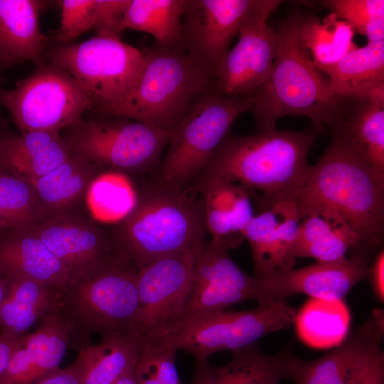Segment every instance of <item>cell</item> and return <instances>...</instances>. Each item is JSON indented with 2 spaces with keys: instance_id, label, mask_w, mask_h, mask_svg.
Masks as SVG:
<instances>
[{
  "instance_id": "5bb4252c",
  "label": "cell",
  "mask_w": 384,
  "mask_h": 384,
  "mask_svg": "<svg viewBox=\"0 0 384 384\" xmlns=\"http://www.w3.org/2000/svg\"><path fill=\"white\" fill-rule=\"evenodd\" d=\"M241 242L211 240L201 247L181 317L226 310L235 304L255 300L257 278L242 270L229 255Z\"/></svg>"
},
{
  "instance_id": "44dd1931",
  "label": "cell",
  "mask_w": 384,
  "mask_h": 384,
  "mask_svg": "<svg viewBox=\"0 0 384 384\" xmlns=\"http://www.w3.org/2000/svg\"><path fill=\"white\" fill-rule=\"evenodd\" d=\"M326 128L331 138L349 146L384 176V105L355 95H338Z\"/></svg>"
},
{
  "instance_id": "4fadbf2b",
  "label": "cell",
  "mask_w": 384,
  "mask_h": 384,
  "mask_svg": "<svg viewBox=\"0 0 384 384\" xmlns=\"http://www.w3.org/2000/svg\"><path fill=\"white\" fill-rule=\"evenodd\" d=\"M383 334V310L377 309L341 344L323 356L304 361L293 355L285 378L294 384H366L384 367Z\"/></svg>"
},
{
  "instance_id": "ac0fdd59",
  "label": "cell",
  "mask_w": 384,
  "mask_h": 384,
  "mask_svg": "<svg viewBox=\"0 0 384 384\" xmlns=\"http://www.w3.org/2000/svg\"><path fill=\"white\" fill-rule=\"evenodd\" d=\"M257 18L239 33V39L221 60L213 92L221 97H246L268 78L277 48V35L267 21Z\"/></svg>"
},
{
  "instance_id": "f6af8a7d",
  "label": "cell",
  "mask_w": 384,
  "mask_h": 384,
  "mask_svg": "<svg viewBox=\"0 0 384 384\" xmlns=\"http://www.w3.org/2000/svg\"><path fill=\"white\" fill-rule=\"evenodd\" d=\"M366 384H384V367L378 369Z\"/></svg>"
},
{
  "instance_id": "f546056e",
  "label": "cell",
  "mask_w": 384,
  "mask_h": 384,
  "mask_svg": "<svg viewBox=\"0 0 384 384\" xmlns=\"http://www.w3.org/2000/svg\"><path fill=\"white\" fill-rule=\"evenodd\" d=\"M106 168L71 155L52 171L31 183L47 220L70 211L85 196L91 181Z\"/></svg>"
},
{
  "instance_id": "5b68a950",
  "label": "cell",
  "mask_w": 384,
  "mask_h": 384,
  "mask_svg": "<svg viewBox=\"0 0 384 384\" xmlns=\"http://www.w3.org/2000/svg\"><path fill=\"white\" fill-rule=\"evenodd\" d=\"M142 52V71L119 117L173 130L202 96L213 91L214 80L181 46L155 44Z\"/></svg>"
},
{
  "instance_id": "d6986e66",
  "label": "cell",
  "mask_w": 384,
  "mask_h": 384,
  "mask_svg": "<svg viewBox=\"0 0 384 384\" xmlns=\"http://www.w3.org/2000/svg\"><path fill=\"white\" fill-rule=\"evenodd\" d=\"M300 221L294 199L279 201L255 215L243 233L252 252L254 277L265 279L294 268Z\"/></svg>"
},
{
  "instance_id": "9a60e30c",
  "label": "cell",
  "mask_w": 384,
  "mask_h": 384,
  "mask_svg": "<svg viewBox=\"0 0 384 384\" xmlns=\"http://www.w3.org/2000/svg\"><path fill=\"white\" fill-rule=\"evenodd\" d=\"M201 247L159 258L139 269L135 328L142 337L183 315Z\"/></svg>"
},
{
  "instance_id": "836d02e7",
  "label": "cell",
  "mask_w": 384,
  "mask_h": 384,
  "mask_svg": "<svg viewBox=\"0 0 384 384\" xmlns=\"http://www.w3.org/2000/svg\"><path fill=\"white\" fill-rule=\"evenodd\" d=\"M333 95H348L384 80V41L368 42L348 53L329 70Z\"/></svg>"
},
{
  "instance_id": "f1b7e54d",
  "label": "cell",
  "mask_w": 384,
  "mask_h": 384,
  "mask_svg": "<svg viewBox=\"0 0 384 384\" xmlns=\"http://www.w3.org/2000/svg\"><path fill=\"white\" fill-rule=\"evenodd\" d=\"M142 345V336L132 329L81 348L75 358L82 369L81 384H114L134 368Z\"/></svg>"
},
{
  "instance_id": "d4e9b609",
  "label": "cell",
  "mask_w": 384,
  "mask_h": 384,
  "mask_svg": "<svg viewBox=\"0 0 384 384\" xmlns=\"http://www.w3.org/2000/svg\"><path fill=\"white\" fill-rule=\"evenodd\" d=\"M70 156L60 132L11 134L0 142V169L30 183L50 173Z\"/></svg>"
},
{
  "instance_id": "e575fe53",
  "label": "cell",
  "mask_w": 384,
  "mask_h": 384,
  "mask_svg": "<svg viewBox=\"0 0 384 384\" xmlns=\"http://www.w3.org/2000/svg\"><path fill=\"white\" fill-rule=\"evenodd\" d=\"M137 193L127 174L104 170L90 183L85 193L93 218L104 223H119L131 212Z\"/></svg>"
},
{
  "instance_id": "3957f363",
  "label": "cell",
  "mask_w": 384,
  "mask_h": 384,
  "mask_svg": "<svg viewBox=\"0 0 384 384\" xmlns=\"http://www.w3.org/2000/svg\"><path fill=\"white\" fill-rule=\"evenodd\" d=\"M297 20L296 10L274 28L278 43L271 73L250 96L258 132L274 129L282 117L302 116L323 134L334 114L338 95L331 94L329 77L300 43Z\"/></svg>"
},
{
  "instance_id": "c3c4849f",
  "label": "cell",
  "mask_w": 384,
  "mask_h": 384,
  "mask_svg": "<svg viewBox=\"0 0 384 384\" xmlns=\"http://www.w3.org/2000/svg\"><path fill=\"white\" fill-rule=\"evenodd\" d=\"M11 228L0 215V237Z\"/></svg>"
},
{
  "instance_id": "74e56055",
  "label": "cell",
  "mask_w": 384,
  "mask_h": 384,
  "mask_svg": "<svg viewBox=\"0 0 384 384\" xmlns=\"http://www.w3.org/2000/svg\"><path fill=\"white\" fill-rule=\"evenodd\" d=\"M176 351L143 341L134 368L139 384H182L176 366Z\"/></svg>"
},
{
  "instance_id": "8992f818",
  "label": "cell",
  "mask_w": 384,
  "mask_h": 384,
  "mask_svg": "<svg viewBox=\"0 0 384 384\" xmlns=\"http://www.w3.org/2000/svg\"><path fill=\"white\" fill-rule=\"evenodd\" d=\"M297 309L285 301L259 303L248 311L223 310L181 317L142 337L143 341L183 350L196 361L213 353L255 343L272 332L294 324Z\"/></svg>"
},
{
  "instance_id": "d590c367",
  "label": "cell",
  "mask_w": 384,
  "mask_h": 384,
  "mask_svg": "<svg viewBox=\"0 0 384 384\" xmlns=\"http://www.w3.org/2000/svg\"><path fill=\"white\" fill-rule=\"evenodd\" d=\"M0 215L10 228L30 230L47 220L33 186L0 169Z\"/></svg>"
},
{
  "instance_id": "277c9868",
  "label": "cell",
  "mask_w": 384,
  "mask_h": 384,
  "mask_svg": "<svg viewBox=\"0 0 384 384\" xmlns=\"http://www.w3.org/2000/svg\"><path fill=\"white\" fill-rule=\"evenodd\" d=\"M188 189L147 184L112 236L138 269L159 258L201 247L207 231L201 198Z\"/></svg>"
},
{
  "instance_id": "681fc988",
  "label": "cell",
  "mask_w": 384,
  "mask_h": 384,
  "mask_svg": "<svg viewBox=\"0 0 384 384\" xmlns=\"http://www.w3.org/2000/svg\"><path fill=\"white\" fill-rule=\"evenodd\" d=\"M4 68H2L0 65V100H1V97L4 92V90L2 88V83H3V77H2V70H3Z\"/></svg>"
},
{
  "instance_id": "b9f144b4",
  "label": "cell",
  "mask_w": 384,
  "mask_h": 384,
  "mask_svg": "<svg viewBox=\"0 0 384 384\" xmlns=\"http://www.w3.org/2000/svg\"><path fill=\"white\" fill-rule=\"evenodd\" d=\"M370 277L375 295L380 301L384 298V252L380 250L373 265L369 267Z\"/></svg>"
},
{
  "instance_id": "2e32d148",
  "label": "cell",
  "mask_w": 384,
  "mask_h": 384,
  "mask_svg": "<svg viewBox=\"0 0 384 384\" xmlns=\"http://www.w3.org/2000/svg\"><path fill=\"white\" fill-rule=\"evenodd\" d=\"M30 230L68 270L73 283L127 259L117 247L112 233L70 211Z\"/></svg>"
},
{
  "instance_id": "1f68e13d",
  "label": "cell",
  "mask_w": 384,
  "mask_h": 384,
  "mask_svg": "<svg viewBox=\"0 0 384 384\" xmlns=\"http://www.w3.org/2000/svg\"><path fill=\"white\" fill-rule=\"evenodd\" d=\"M351 316L343 299L311 297L297 311L294 324L299 338L314 348L341 344L348 335Z\"/></svg>"
},
{
  "instance_id": "ab89813d",
  "label": "cell",
  "mask_w": 384,
  "mask_h": 384,
  "mask_svg": "<svg viewBox=\"0 0 384 384\" xmlns=\"http://www.w3.org/2000/svg\"><path fill=\"white\" fill-rule=\"evenodd\" d=\"M129 0H95L92 30L122 39V23Z\"/></svg>"
},
{
  "instance_id": "52a82bcc",
  "label": "cell",
  "mask_w": 384,
  "mask_h": 384,
  "mask_svg": "<svg viewBox=\"0 0 384 384\" xmlns=\"http://www.w3.org/2000/svg\"><path fill=\"white\" fill-rule=\"evenodd\" d=\"M46 56L89 95L97 114L110 116L122 113L144 65L142 50L121 38L96 34L78 43L53 46Z\"/></svg>"
},
{
  "instance_id": "83f0119b",
  "label": "cell",
  "mask_w": 384,
  "mask_h": 384,
  "mask_svg": "<svg viewBox=\"0 0 384 384\" xmlns=\"http://www.w3.org/2000/svg\"><path fill=\"white\" fill-rule=\"evenodd\" d=\"M360 244L357 233L337 212L321 209L301 219L294 255L313 257L317 262L336 261L346 257L351 247H359Z\"/></svg>"
},
{
  "instance_id": "30bf717a",
  "label": "cell",
  "mask_w": 384,
  "mask_h": 384,
  "mask_svg": "<svg viewBox=\"0 0 384 384\" xmlns=\"http://www.w3.org/2000/svg\"><path fill=\"white\" fill-rule=\"evenodd\" d=\"M252 108L250 97H221L213 91L202 96L174 129L154 181L188 189L206 169L234 121Z\"/></svg>"
},
{
  "instance_id": "4316f807",
  "label": "cell",
  "mask_w": 384,
  "mask_h": 384,
  "mask_svg": "<svg viewBox=\"0 0 384 384\" xmlns=\"http://www.w3.org/2000/svg\"><path fill=\"white\" fill-rule=\"evenodd\" d=\"M192 192L201 195L211 240H242L244 230L255 216L250 191L235 183L215 181Z\"/></svg>"
},
{
  "instance_id": "6da1fadb",
  "label": "cell",
  "mask_w": 384,
  "mask_h": 384,
  "mask_svg": "<svg viewBox=\"0 0 384 384\" xmlns=\"http://www.w3.org/2000/svg\"><path fill=\"white\" fill-rule=\"evenodd\" d=\"M321 134L312 126L302 131L274 129L250 136L228 133L188 189L193 191L215 181L235 183L260 193V211L294 199L309 173L310 149Z\"/></svg>"
},
{
  "instance_id": "f35d334b",
  "label": "cell",
  "mask_w": 384,
  "mask_h": 384,
  "mask_svg": "<svg viewBox=\"0 0 384 384\" xmlns=\"http://www.w3.org/2000/svg\"><path fill=\"white\" fill-rule=\"evenodd\" d=\"M60 26L56 38L69 43L85 32L92 30L95 0H62Z\"/></svg>"
},
{
  "instance_id": "e0dca14e",
  "label": "cell",
  "mask_w": 384,
  "mask_h": 384,
  "mask_svg": "<svg viewBox=\"0 0 384 384\" xmlns=\"http://www.w3.org/2000/svg\"><path fill=\"white\" fill-rule=\"evenodd\" d=\"M369 266L362 253L331 262H316L268 279H257V303L284 301L303 294L312 298L343 299L358 282L368 277Z\"/></svg>"
},
{
  "instance_id": "9c48e42d",
  "label": "cell",
  "mask_w": 384,
  "mask_h": 384,
  "mask_svg": "<svg viewBox=\"0 0 384 384\" xmlns=\"http://www.w3.org/2000/svg\"><path fill=\"white\" fill-rule=\"evenodd\" d=\"M174 130L97 114L82 117L60 133L70 155L125 174L142 175L156 171Z\"/></svg>"
},
{
  "instance_id": "d6a6232c",
  "label": "cell",
  "mask_w": 384,
  "mask_h": 384,
  "mask_svg": "<svg viewBox=\"0 0 384 384\" xmlns=\"http://www.w3.org/2000/svg\"><path fill=\"white\" fill-rule=\"evenodd\" d=\"M186 0H129L122 30L152 36L163 47H181L182 18Z\"/></svg>"
},
{
  "instance_id": "7a4b0ae2",
  "label": "cell",
  "mask_w": 384,
  "mask_h": 384,
  "mask_svg": "<svg viewBox=\"0 0 384 384\" xmlns=\"http://www.w3.org/2000/svg\"><path fill=\"white\" fill-rule=\"evenodd\" d=\"M294 201L301 219L321 209L337 212L358 235L362 252L383 242L384 176L336 139L311 166Z\"/></svg>"
},
{
  "instance_id": "603a6c76",
  "label": "cell",
  "mask_w": 384,
  "mask_h": 384,
  "mask_svg": "<svg viewBox=\"0 0 384 384\" xmlns=\"http://www.w3.org/2000/svg\"><path fill=\"white\" fill-rule=\"evenodd\" d=\"M0 271L63 292L73 283L68 270L31 230L11 229L0 237Z\"/></svg>"
},
{
  "instance_id": "7402d4cb",
  "label": "cell",
  "mask_w": 384,
  "mask_h": 384,
  "mask_svg": "<svg viewBox=\"0 0 384 384\" xmlns=\"http://www.w3.org/2000/svg\"><path fill=\"white\" fill-rule=\"evenodd\" d=\"M50 1L0 0V65L46 63L48 38L40 29L41 11Z\"/></svg>"
},
{
  "instance_id": "7bdbcfd3",
  "label": "cell",
  "mask_w": 384,
  "mask_h": 384,
  "mask_svg": "<svg viewBox=\"0 0 384 384\" xmlns=\"http://www.w3.org/2000/svg\"><path fill=\"white\" fill-rule=\"evenodd\" d=\"M18 340H7L0 337V374L6 368Z\"/></svg>"
},
{
  "instance_id": "484cf974",
  "label": "cell",
  "mask_w": 384,
  "mask_h": 384,
  "mask_svg": "<svg viewBox=\"0 0 384 384\" xmlns=\"http://www.w3.org/2000/svg\"><path fill=\"white\" fill-rule=\"evenodd\" d=\"M291 346L274 355L264 353L255 343L232 351L231 359L215 367L208 360L196 361L191 384H279L293 356Z\"/></svg>"
},
{
  "instance_id": "60d3db41",
  "label": "cell",
  "mask_w": 384,
  "mask_h": 384,
  "mask_svg": "<svg viewBox=\"0 0 384 384\" xmlns=\"http://www.w3.org/2000/svg\"><path fill=\"white\" fill-rule=\"evenodd\" d=\"M82 369L76 359L65 368L53 370L35 384H81Z\"/></svg>"
},
{
  "instance_id": "ba28073f",
  "label": "cell",
  "mask_w": 384,
  "mask_h": 384,
  "mask_svg": "<svg viewBox=\"0 0 384 384\" xmlns=\"http://www.w3.org/2000/svg\"><path fill=\"white\" fill-rule=\"evenodd\" d=\"M138 270L123 259L63 292L60 311L70 327L71 346L78 351L90 344L94 333L103 336L136 329Z\"/></svg>"
},
{
  "instance_id": "7c38bea8",
  "label": "cell",
  "mask_w": 384,
  "mask_h": 384,
  "mask_svg": "<svg viewBox=\"0 0 384 384\" xmlns=\"http://www.w3.org/2000/svg\"><path fill=\"white\" fill-rule=\"evenodd\" d=\"M280 0H186L181 47L214 80L234 37L253 20L269 17Z\"/></svg>"
},
{
  "instance_id": "ffe728a7",
  "label": "cell",
  "mask_w": 384,
  "mask_h": 384,
  "mask_svg": "<svg viewBox=\"0 0 384 384\" xmlns=\"http://www.w3.org/2000/svg\"><path fill=\"white\" fill-rule=\"evenodd\" d=\"M70 347V327L60 309L48 314L18 338L0 384H35L59 368Z\"/></svg>"
},
{
  "instance_id": "bcb514c9",
  "label": "cell",
  "mask_w": 384,
  "mask_h": 384,
  "mask_svg": "<svg viewBox=\"0 0 384 384\" xmlns=\"http://www.w3.org/2000/svg\"><path fill=\"white\" fill-rule=\"evenodd\" d=\"M7 291L6 276L0 271V305L5 297Z\"/></svg>"
},
{
  "instance_id": "cb8c5ba5",
  "label": "cell",
  "mask_w": 384,
  "mask_h": 384,
  "mask_svg": "<svg viewBox=\"0 0 384 384\" xmlns=\"http://www.w3.org/2000/svg\"><path fill=\"white\" fill-rule=\"evenodd\" d=\"M7 291L0 305V337L18 339L48 314L61 309L63 292L18 275H5Z\"/></svg>"
},
{
  "instance_id": "8d00e7d4",
  "label": "cell",
  "mask_w": 384,
  "mask_h": 384,
  "mask_svg": "<svg viewBox=\"0 0 384 384\" xmlns=\"http://www.w3.org/2000/svg\"><path fill=\"white\" fill-rule=\"evenodd\" d=\"M322 4L368 42L384 41L383 0H326Z\"/></svg>"
},
{
  "instance_id": "ee69618b",
  "label": "cell",
  "mask_w": 384,
  "mask_h": 384,
  "mask_svg": "<svg viewBox=\"0 0 384 384\" xmlns=\"http://www.w3.org/2000/svg\"><path fill=\"white\" fill-rule=\"evenodd\" d=\"M114 384H139L134 372V368L125 373Z\"/></svg>"
},
{
  "instance_id": "4dcf8cb0",
  "label": "cell",
  "mask_w": 384,
  "mask_h": 384,
  "mask_svg": "<svg viewBox=\"0 0 384 384\" xmlns=\"http://www.w3.org/2000/svg\"><path fill=\"white\" fill-rule=\"evenodd\" d=\"M355 31L345 21L331 12L320 19L298 10L297 35L314 65L324 73L348 53L356 49Z\"/></svg>"
},
{
  "instance_id": "8fae6325",
  "label": "cell",
  "mask_w": 384,
  "mask_h": 384,
  "mask_svg": "<svg viewBox=\"0 0 384 384\" xmlns=\"http://www.w3.org/2000/svg\"><path fill=\"white\" fill-rule=\"evenodd\" d=\"M0 104L21 132H61L93 107L91 97L74 78L50 63L4 90Z\"/></svg>"
},
{
  "instance_id": "7dc6e473",
  "label": "cell",
  "mask_w": 384,
  "mask_h": 384,
  "mask_svg": "<svg viewBox=\"0 0 384 384\" xmlns=\"http://www.w3.org/2000/svg\"><path fill=\"white\" fill-rule=\"evenodd\" d=\"M10 134L6 122L0 117V142Z\"/></svg>"
}]
</instances>
